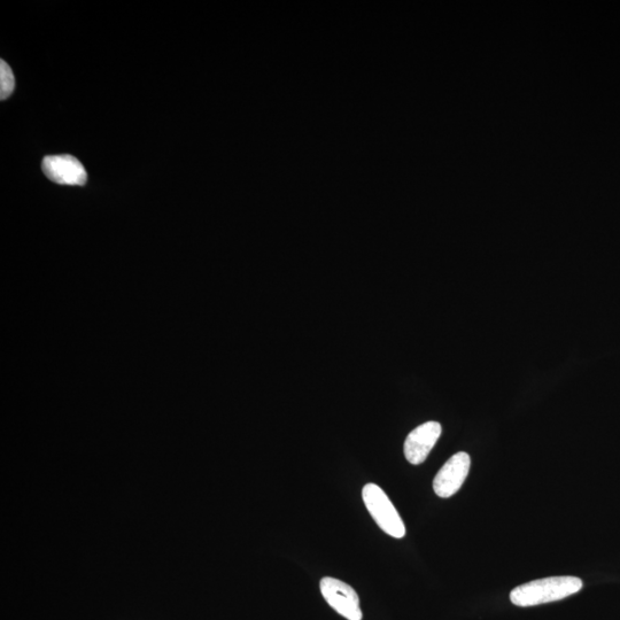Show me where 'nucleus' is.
Instances as JSON below:
<instances>
[{"label":"nucleus","instance_id":"nucleus-2","mask_svg":"<svg viewBox=\"0 0 620 620\" xmlns=\"http://www.w3.org/2000/svg\"><path fill=\"white\" fill-rule=\"evenodd\" d=\"M362 498L370 515L381 530L395 539L406 536V526L389 496L376 484L363 487Z\"/></svg>","mask_w":620,"mask_h":620},{"label":"nucleus","instance_id":"nucleus-4","mask_svg":"<svg viewBox=\"0 0 620 620\" xmlns=\"http://www.w3.org/2000/svg\"><path fill=\"white\" fill-rule=\"evenodd\" d=\"M471 459L469 454L460 452L451 457L440 469L433 480V490L439 498H451L460 488L469 475Z\"/></svg>","mask_w":620,"mask_h":620},{"label":"nucleus","instance_id":"nucleus-5","mask_svg":"<svg viewBox=\"0 0 620 620\" xmlns=\"http://www.w3.org/2000/svg\"><path fill=\"white\" fill-rule=\"evenodd\" d=\"M42 169L49 180L61 185L81 186L88 180L82 162L72 155H50L44 158Z\"/></svg>","mask_w":620,"mask_h":620},{"label":"nucleus","instance_id":"nucleus-3","mask_svg":"<svg viewBox=\"0 0 620 620\" xmlns=\"http://www.w3.org/2000/svg\"><path fill=\"white\" fill-rule=\"evenodd\" d=\"M321 593L329 606L348 620H362L360 599L354 588L336 578L321 580Z\"/></svg>","mask_w":620,"mask_h":620},{"label":"nucleus","instance_id":"nucleus-6","mask_svg":"<svg viewBox=\"0 0 620 620\" xmlns=\"http://www.w3.org/2000/svg\"><path fill=\"white\" fill-rule=\"evenodd\" d=\"M441 432H443V429H441V425L438 422H426L417 426L415 430L408 434L405 447H403L407 461L418 465L428 459L429 454L441 436Z\"/></svg>","mask_w":620,"mask_h":620},{"label":"nucleus","instance_id":"nucleus-1","mask_svg":"<svg viewBox=\"0 0 620 620\" xmlns=\"http://www.w3.org/2000/svg\"><path fill=\"white\" fill-rule=\"evenodd\" d=\"M583 588V581L577 577H550L531 581L518 586L510 593V601L517 607H534L540 604L561 601Z\"/></svg>","mask_w":620,"mask_h":620},{"label":"nucleus","instance_id":"nucleus-7","mask_svg":"<svg viewBox=\"0 0 620 620\" xmlns=\"http://www.w3.org/2000/svg\"><path fill=\"white\" fill-rule=\"evenodd\" d=\"M15 88L12 69L4 60L0 61V99L5 100L12 95Z\"/></svg>","mask_w":620,"mask_h":620}]
</instances>
